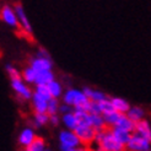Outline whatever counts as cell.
Here are the masks:
<instances>
[{"instance_id":"52a82bcc","label":"cell","mask_w":151,"mask_h":151,"mask_svg":"<svg viewBox=\"0 0 151 151\" xmlns=\"http://www.w3.org/2000/svg\"><path fill=\"white\" fill-rule=\"evenodd\" d=\"M1 20L10 27H19L20 25L16 11L15 9H11L9 5H4L1 7Z\"/></svg>"},{"instance_id":"74e56055","label":"cell","mask_w":151,"mask_h":151,"mask_svg":"<svg viewBox=\"0 0 151 151\" xmlns=\"http://www.w3.org/2000/svg\"><path fill=\"white\" fill-rule=\"evenodd\" d=\"M125 151H128V150H125Z\"/></svg>"},{"instance_id":"f546056e","label":"cell","mask_w":151,"mask_h":151,"mask_svg":"<svg viewBox=\"0 0 151 151\" xmlns=\"http://www.w3.org/2000/svg\"><path fill=\"white\" fill-rule=\"evenodd\" d=\"M5 70H6L7 75L10 76V80H11V79L22 78V73H20V71L16 69V68H15L14 65H11V64H7V65L5 66Z\"/></svg>"},{"instance_id":"836d02e7","label":"cell","mask_w":151,"mask_h":151,"mask_svg":"<svg viewBox=\"0 0 151 151\" xmlns=\"http://www.w3.org/2000/svg\"><path fill=\"white\" fill-rule=\"evenodd\" d=\"M60 151H76V147L66 146V145H60Z\"/></svg>"},{"instance_id":"44dd1931","label":"cell","mask_w":151,"mask_h":151,"mask_svg":"<svg viewBox=\"0 0 151 151\" xmlns=\"http://www.w3.org/2000/svg\"><path fill=\"white\" fill-rule=\"evenodd\" d=\"M48 88L50 91L52 97H55V99H59V97H63L64 92H63V86L59 81L57 80H53L52 82L48 84Z\"/></svg>"},{"instance_id":"277c9868","label":"cell","mask_w":151,"mask_h":151,"mask_svg":"<svg viewBox=\"0 0 151 151\" xmlns=\"http://www.w3.org/2000/svg\"><path fill=\"white\" fill-rule=\"evenodd\" d=\"M11 87L15 91L21 100H31L32 99V95L33 92L31 91V88L27 86V82L22 79H11Z\"/></svg>"},{"instance_id":"9a60e30c","label":"cell","mask_w":151,"mask_h":151,"mask_svg":"<svg viewBox=\"0 0 151 151\" xmlns=\"http://www.w3.org/2000/svg\"><path fill=\"white\" fill-rule=\"evenodd\" d=\"M135 133H138L141 137L151 140V125L149 123V120L144 118L142 120H140V122H138L137 127H135Z\"/></svg>"},{"instance_id":"3957f363","label":"cell","mask_w":151,"mask_h":151,"mask_svg":"<svg viewBox=\"0 0 151 151\" xmlns=\"http://www.w3.org/2000/svg\"><path fill=\"white\" fill-rule=\"evenodd\" d=\"M128 151H149L151 150V140L141 137L138 133H133L129 142L127 144Z\"/></svg>"},{"instance_id":"cb8c5ba5","label":"cell","mask_w":151,"mask_h":151,"mask_svg":"<svg viewBox=\"0 0 151 151\" xmlns=\"http://www.w3.org/2000/svg\"><path fill=\"white\" fill-rule=\"evenodd\" d=\"M84 107L88 113H91V114H102V108H101V103L100 102L88 100L84 104Z\"/></svg>"},{"instance_id":"8992f818","label":"cell","mask_w":151,"mask_h":151,"mask_svg":"<svg viewBox=\"0 0 151 151\" xmlns=\"http://www.w3.org/2000/svg\"><path fill=\"white\" fill-rule=\"evenodd\" d=\"M59 142L60 145H66L71 147H79L80 145H82L76 133L70 129H64L59 133Z\"/></svg>"},{"instance_id":"603a6c76","label":"cell","mask_w":151,"mask_h":151,"mask_svg":"<svg viewBox=\"0 0 151 151\" xmlns=\"http://www.w3.org/2000/svg\"><path fill=\"white\" fill-rule=\"evenodd\" d=\"M22 79H24L27 84H36L37 71L33 69L31 65H29V66L25 68L24 71H22Z\"/></svg>"},{"instance_id":"d4e9b609","label":"cell","mask_w":151,"mask_h":151,"mask_svg":"<svg viewBox=\"0 0 151 151\" xmlns=\"http://www.w3.org/2000/svg\"><path fill=\"white\" fill-rule=\"evenodd\" d=\"M46 149H47L46 142H44V140L42 138H40V137H37L32 144L26 147L27 151H44Z\"/></svg>"},{"instance_id":"5bb4252c","label":"cell","mask_w":151,"mask_h":151,"mask_svg":"<svg viewBox=\"0 0 151 151\" xmlns=\"http://www.w3.org/2000/svg\"><path fill=\"white\" fill-rule=\"evenodd\" d=\"M109 99L112 101V104H113V107H114V109L119 113H127L132 107L130 103L127 100L122 99V97H109Z\"/></svg>"},{"instance_id":"7c38bea8","label":"cell","mask_w":151,"mask_h":151,"mask_svg":"<svg viewBox=\"0 0 151 151\" xmlns=\"http://www.w3.org/2000/svg\"><path fill=\"white\" fill-rule=\"evenodd\" d=\"M112 133H113V135H114V138L117 139V141L120 142L122 145H124L125 147H127V144L129 142V140L132 138V134H133V133L124 130V129H122V128H118V127H113Z\"/></svg>"},{"instance_id":"d6986e66","label":"cell","mask_w":151,"mask_h":151,"mask_svg":"<svg viewBox=\"0 0 151 151\" xmlns=\"http://www.w3.org/2000/svg\"><path fill=\"white\" fill-rule=\"evenodd\" d=\"M62 123L65 127V129H70V130H75L79 124H78V119L75 117L74 112H69L65 113V114H62Z\"/></svg>"},{"instance_id":"8fae6325","label":"cell","mask_w":151,"mask_h":151,"mask_svg":"<svg viewBox=\"0 0 151 151\" xmlns=\"http://www.w3.org/2000/svg\"><path fill=\"white\" fill-rule=\"evenodd\" d=\"M48 101L47 99H44L41 95H38L37 92H33L32 95V107L35 109V112H41V113H46L48 111Z\"/></svg>"},{"instance_id":"4fadbf2b","label":"cell","mask_w":151,"mask_h":151,"mask_svg":"<svg viewBox=\"0 0 151 151\" xmlns=\"http://www.w3.org/2000/svg\"><path fill=\"white\" fill-rule=\"evenodd\" d=\"M116 127L122 128V129L128 130V132H130V133H134L135 132V127H137V123L133 122V120L127 116V113H122Z\"/></svg>"},{"instance_id":"ba28073f","label":"cell","mask_w":151,"mask_h":151,"mask_svg":"<svg viewBox=\"0 0 151 151\" xmlns=\"http://www.w3.org/2000/svg\"><path fill=\"white\" fill-rule=\"evenodd\" d=\"M33 69L38 73V71H43V70H52L53 69V62L50 58H44V57H35L31 59L29 62Z\"/></svg>"},{"instance_id":"8d00e7d4","label":"cell","mask_w":151,"mask_h":151,"mask_svg":"<svg viewBox=\"0 0 151 151\" xmlns=\"http://www.w3.org/2000/svg\"><path fill=\"white\" fill-rule=\"evenodd\" d=\"M22 151H27V150H26V149H25V150H22Z\"/></svg>"},{"instance_id":"ac0fdd59","label":"cell","mask_w":151,"mask_h":151,"mask_svg":"<svg viewBox=\"0 0 151 151\" xmlns=\"http://www.w3.org/2000/svg\"><path fill=\"white\" fill-rule=\"evenodd\" d=\"M127 116L129 117L133 122L138 123L145 118V109L139 107V106H132L130 109L127 112Z\"/></svg>"},{"instance_id":"f1b7e54d","label":"cell","mask_w":151,"mask_h":151,"mask_svg":"<svg viewBox=\"0 0 151 151\" xmlns=\"http://www.w3.org/2000/svg\"><path fill=\"white\" fill-rule=\"evenodd\" d=\"M35 92H37L38 95H41L42 97H44V99H47V100L52 99V95H50V91L48 88V85H36Z\"/></svg>"},{"instance_id":"4316f807","label":"cell","mask_w":151,"mask_h":151,"mask_svg":"<svg viewBox=\"0 0 151 151\" xmlns=\"http://www.w3.org/2000/svg\"><path fill=\"white\" fill-rule=\"evenodd\" d=\"M59 107H60V102L58 99L55 97H52V99L48 101V111L47 113L50 116V114H57L59 113Z\"/></svg>"},{"instance_id":"30bf717a","label":"cell","mask_w":151,"mask_h":151,"mask_svg":"<svg viewBox=\"0 0 151 151\" xmlns=\"http://www.w3.org/2000/svg\"><path fill=\"white\" fill-rule=\"evenodd\" d=\"M14 9H15V11H16V14H17L19 22H20V26L22 27V29H24L25 32H27V33H32L31 24H29V21L27 19V15H26V12L24 10V7H22V5L16 4Z\"/></svg>"},{"instance_id":"2e32d148","label":"cell","mask_w":151,"mask_h":151,"mask_svg":"<svg viewBox=\"0 0 151 151\" xmlns=\"http://www.w3.org/2000/svg\"><path fill=\"white\" fill-rule=\"evenodd\" d=\"M82 91H84L85 95L88 97V100H92V101H96V102H101V101L106 100L108 97L104 92L100 91V90H93V88L88 87V86H85L84 88H82Z\"/></svg>"},{"instance_id":"484cf974","label":"cell","mask_w":151,"mask_h":151,"mask_svg":"<svg viewBox=\"0 0 151 151\" xmlns=\"http://www.w3.org/2000/svg\"><path fill=\"white\" fill-rule=\"evenodd\" d=\"M120 114H122V113H119V112H117V111L109 113V114H106V116H104V120H106V124H107V127H108V128L116 127L117 123H118V120H119Z\"/></svg>"},{"instance_id":"d6a6232c","label":"cell","mask_w":151,"mask_h":151,"mask_svg":"<svg viewBox=\"0 0 151 151\" xmlns=\"http://www.w3.org/2000/svg\"><path fill=\"white\" fill-rule=\"evenodd\" d=\"M37 57H44V58H50V55H49V53L44 49V48H40L38 49V52H37V54H36Z\"/></svg>"},{"instance_id":"e0dca14e","label":"cell","mask_w":151,"mask_h":151,"mask_svg":"<svg viewBox=\"0 0 151 151\" xmlns=\"http://www.w3.org/2000/svg\"><path fill=\"white\" fill-rule=\"evenodd\" d=\"M53 80H55V78H54V73L52 70L38 71L37 73V79H36L35 85H48Z\"/></svg>"},{"instance_id":"7402d4cb","label":"cell","mask_w":151,"mask_h":151,"mask_svg":"<svg viewBox=\"0 0 151 151\" xmlns=\"http://www.w3.org/2000/svg\"><path fill=\"white\" fill-rule=\"evenodd\" d=\"M91 125L96 130H102V129L108 128L107 124H106L103 114H91Z\"/></svg>"},{"instance_id":"e575fe53","label":"cell","mask_w":151,"mask_h":151,"mask_svg":"<svg viewBox=\"0 0 151 151\" xmlns=\"http://www.w3.org/2000/svg\"><path fill=\"white\" fill-rule=\"evenodd\" d=\"M76 151H88L86 145H80L79 147H76Z\"/></svg>"},{"instance_id":"9c48e42d","label":"cell","mask_w":151,"mask_h":151,"mask_svg":"<svg viewBox=\"0 0 151 151\" xmlns=\"http://www.w3.org/2000/svg\"><path fill=\"white\" fill-rule=\"evenodd\" d=\"M36 138H37V135H36V132L33 130V128H25V129H22V132L19 134L17 141L22 147L26 149L28 145L32 144Z\"/></svg>"},{"instance_id":"5b68a950","label":"cell","mask_w":151,"mask_h":151,"mask_svg":"<svg viewBox=\"0 0 151 151\" xmlns=\"http://www.w3.org/2000/svg\"><path fill=\"white\" fill-rule=\"evenodd\" d=\"M74 132L76 133L79 139L81 140L82 145H88L91 141H93L97 133V130L92 125H78Z\"/></svg>"},{"instance_id":"1f68e13d","label":"cell","mask_w":151,"mask_h":151,"mask_svg":"<svg viewBox=\"0 0 151 151\" xmlns=\"http://www.w3.org/2000/svg\"><path fill=\"white\" fill-rule=\"evenodd\" d=\"M60 122H62V118H59L58 113H57V114H50V116H49V123H50L53 127H57Z\"/></svg>"},{"instance_id":"83f0119b","label":"cell","mask_w":151,"mask_h":151,"mask_svg":"<svg viewBox=\"0 0 151 151\" xmlns=\"http://www.w3.org/2000/svg\"><path fill=\"white\" fill-rule=\"evenodd\" d=\"M100 103H101V108H102V114H103V116L109 114V113H112V112H114V111H116L114 107H113L112 101H111L109 97H107L106 100L101 101Z\"/></svg>"},{"instance_id":"ffe728a7","label":"cell","mask_w":151,"mask_h":151,"mask_svg":"<svg viewBox=\"0 0 151 151\" xmlns=\"http://www.w3.org/2000/svg\"><path fill=\"white\" fill-rule=\"evenodd\" d=\"M49 123V114L46 113H41V112H35L33 116V127L35 128H41L43 125H46Z\"/></svg>"},{"instance_id":"6da1fadb","label":"cell","mask_w":151,"mask_h":151,"mask_svg":"<svg viewBox=\"0 0 151 151\" xmlns=\"http://www.w3.org/2000/svg\"><path fill=\"white\" fill-rule=\"evenodd\" d=\"M95 140L102 145L104 151H125L127 147L117 141L112 133V128H106L102 130H97Z\"/></svg>"},{"instance_id":"4dcf8cb0","label":"cell","mask_w":151,"mask_h":151,"mask_svg":"<svg viewBox=\"0 0 151 151\" xmlns=\"http://www.w3.org/2000/svg\"><path fill=\"white\" fill-rule=\"evenodd\" d=\"M69 112H74V107L70 104H68L65 102L60 103V107H59V113L60 114H65V113H69Z\"/></svg>"},{"instance_id":"d590c367","label":"cell","mask_w":151,"mask_h":151,"mask_svg":"<svg viewBox=\"0 0 151 151\" xmlns=\"http://www.w3.org/2000/svg\"><path fill=\"white\" fill-rule=\"evenodd\" d=\"M44 151H50V150H49V149H46V150H44Z\"/></svg>"},{"instance_id":"7a4b0ae2","label":"cell","mask_w":151,"mask_h":151,"mask_svg":"<svg viewBox=\"0 0 151 151\" xmlns=\"http://www.w3.org/2000/svg\"><path fill=\"white\" fill-rule=\"evenodd\" d=\"M88 101V97L85 95V92L82 90L78 88H68L63 95V102L68 103L75 107V106L85 104Z\"/></svg>"}]
</instances>
